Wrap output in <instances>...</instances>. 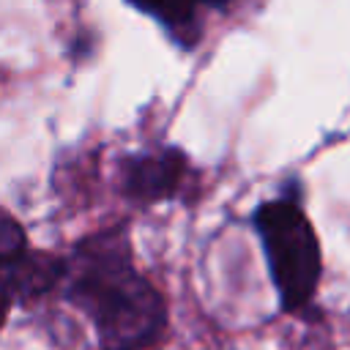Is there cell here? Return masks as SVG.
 I'll list each match as a JSON object with an SVG mask.
<instances>
[{
  "label": "cell",
  "instance_id": "cell-2",
  "mask_svg": "<svg viewBox=\"0 0 350 350\" xmlns=\"http://www.w3.org/2000/svg\"><path fill=\"white\" fill-rule=\"evenodd\" d=\"M252 227L279 309L287 314H306L323 279V249L314 224L301 205V183L290 180L279 197L260 202L252 211Z\"/></svg>",
  "mask_w": 350,
  "mask_h": 350
},
{
  "label": "cell",
  "instance_id": "cell-4",
  "mask_svg": "<svg viewBox=\"0 0 350 350\" xmlns=\"http://www.w3.org/2000/svg\"><path fill=\"white\" fill-rule=\"evenodd\" d=\"M0 268L8 306H30L44 295L60 290L66 276V254L25 246L16 254L0 257Z\"/></svg>",
  "mask_w": 350,
  "mask_h": 350
},
{
  "label": "cell",
  "instance_id": "cell-3",
  "mask_svg": "<svg viewBox=\"0 0 350 350\" xmlns=\"http://www.w3.org/2000/svg\"><path fill=\"white\" fill-rule=\"evenodd\" d=\"M189 170V159L178 145H156L120 159V194L134 205H156L175 197Z\"/></svg>",
  "mask_w": 350,
  "mask_h": 350
},
{
  "label": "cell",
  "instance_id": "cell-5",
  "mask_svg": "<svg viewBox=\"0 0 350 350\" xmlns=\"http://www.w3.org/2000/svg\"><path fill=\"white\" fill-rule=\"evenodd\" d=\"M232 0H126L142 16H150L172 44L180 49H194L202 38V11L227 8Z\"/></svg>",
  "mask_w": 350,
  "mask_h": 350
},
{
  "label": "cell",
  "instance_id": "cell-1",
  "mask_svg": "<svg viewBox=\"0 0 350 350\" xmlns=\"http://www.w3.org/2000/svg\"><path fill=\"white\" fill-rule=\"evenodd\" d=\"M57 293L90 323L98 350H150L167 334V298L137 268L123 224L90 232L66 252Z\"/></svg>",
  "mask_w": 350,
  "mask_h": 350
}]
</instances>
